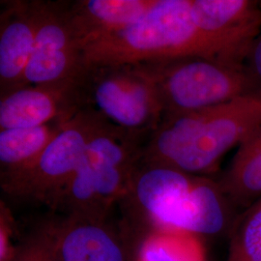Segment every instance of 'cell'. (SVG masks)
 <instances>
[{
	"mask_svg": "<svg viewBox=\"0 0 261 261\" xmlns=\"http://www.w3.org/2000/svg\"><path fill=\"white\" fill-rule=\"evenodd\" d=\"M261 125V95L164 117L145 140L141 160L208 176L224 155L239 147Z\"/></svg>",
	"mask_w": 261,
	"mask_h": 261,
	"instance_id": "6da1fadb",
	"label": "cell"
},
{
	"mask_svg": "<svg viewBox=\"0 0 261 261\" xmlns=\"http://www.w3.org/2000/svg\"><path fill=\"white\" fill-rule=\"evenodd\" d=\"M122 204L151 228L213 236L231 230L237 219L218 181L140 160Z\"/></svg>",
	"mask_w": 261,
	"mask_h": 261,
	"instance_id": "7a4b0ae2",
	"label": "cell"
},
{
	"mask_svg": "<svg viewBox=\"0 0 261 261\" xmlns=\"http://www.w3.org/2000/svg\"><path fill=\"white\" fill-rule=\"evenodd\" d=\"M145 140L103 122L84 149L74 176L54 210L92 221H107L128 195Z\"/></svg>",
	"mask_w": 261,
	"mask_h": 261,
	"instance_id": "3957f363",
	"label": "cell"
},
{
	"mask_svg": "<svg viewBox=\"0 0 261 261\" xmlns=\"http://www.w3.org/2000/svg\"><path fill=\"white\" fill-rule=\"evenodd\" d=\"M185 56L212 58L192 0H157L140 20L85 47L86 64H142Z\"/></svg>",
	"mask_w": 261,
	"mask_h": 261,
	"instance_id": "277c9868",
	"label": "cell"
},
{
	"mask_svg": "<svg viewBox=\"0 0 261 261\" xmlns=\"http://www.w3.org/2000/svg\"><path fill=\"white\" fill-rule=\"evenodd\" d=\"M136 65L155 85L164 117L197 112L258 94L246 66L204 56L176 57Z\"/></svg>",
	"mask_w": 261,
	"mask_h": 261,
	"instance_id": "5b68a950",
	"label": "cell"
},
{
	"mask_svg": "<svg viewBox=\"0 0 261 261\" xmlns=\"http://www.w3.org/2000/svg\"><path fill=\"white\" fill-rule=\"evenodd\" d=\"M80 84L85 109L142 140L164 117L155 85L139 65L87 64Z\"/></svg>",
	"mask_w": 261,
	"mask_h": 261,
	"instance_id": "8992f818",
	"label": "cell"
},
{
	"mask_svg": "<svg viewBox=\"0 0 261 261\" xmlns=\"http://www.w3.org/2000/svg\"><path fill=\"white\" fill-rule=\"evenodd\" d=\"M105 122L90 109H84L66 122L54 140L29 168L1 179L4 194L55 209L75 174L84 149Z\"/></svg>",
	"mask_w": 261,
	"mask_h": 261,
	"instance_id": "52a82bcc",
	"label": "cell"
},
{
	"mask_svg": "<svg viewBox=\"0 0 261 261\" xmlns=\"http://www.w3.org/2000/svg\"><path fill=\"white\" fill-rule=\"evenodd\" d=\"M85 47L70 16L68 2L40 1L34 49L25 85L77 82L86 70Z\"/></svg>",
	"mask_w": 261,
	"mask_h": 261,
	"instance_id": "ba28073f",
	"label": "cell"
},
{
	"mask_svg": "<svg viewBox=\"0 0 261 261\" xmlns=\"http://www.w3.org/2000/svg\"><path fill=\"white\" fill-rule=\"evenodd\" d=\"M193 18L213 59L245 66L261 33V2L192 0Z\"/></svg>",
	"mask_w": 261,
	"mask_h": 261,
	"instance_id": "9c48e42d",
	"label": "cell"
},
{
	"mask_svg": "<svg viewBox=\"0 0 261 261\" xmlns=\"http://www.w3.org/2000/svg\"><path fill=\"white\" fill-rule=\"evenodd\" d=\"M80 81L25 85L0 96V130L70 121L85 109Z\"/></svg>",
	"mask_w": 261,
	"mask_h": 261,
	"instance_id": "30bf717a",
	"label": "cell"
},
{
	"mask_svg": "<svg viewBox=\"0 0 261 261\" xmlns=\"http://www.w3.org/2000/svg\"><path fill=\"white\" fill-rule=\"evenodd\" d=\"M0 13V96L25 86L40 13L38 0H10Z\"/></svg>",
	"mask_w": 261,
	"mask_h": 261,
	"instance_id": "8fae6325",
	"label": "cell"
},
{
	"mask_svg": "<svg viewBox=\"0 0 261 261\" xmlns=\"http://www.w3.org/2000/svg\"><path fill=\"white\" fill-rule=\"evenodd\" d=\"M106 222L65 215L50 224L46 231L58 261H127Z\"/></svg>",
	"mask_w": 261,
	"mask_h": 261,
	"instance_id": "7c38bea8",
	"label": "cell"
},
{
	"mask_svg": "<svg viewBox=\"0 0 261 261\" xmlns=\"http://www.w3.org/2000/svg\"><path fill=\"white\" fill-rule=\"evenodd\" d=\"M157 0H79L68 2L70 16L84 47L143 18Z\"/></svg>",
	"mask_w": 261,
	"mask_h": 261,
	"instance_id": "4fadbf2b",
	"label": "cell"
},
{
	"mask_svg": "<svg viewBox=\"0 0 261 261\" xmlns=\"http://www.w3.org/2000/svg\"><path fill=\"white\" fill-rule=\"evenodd\" d=\"M65 123L0 130L1 179L29 168L54 140Z\"/></svg>",
	"mask_w": 261,
	"mask_h": 261,
	"instance_id": "5bb4252c",
	"label": "cell"
},
{
	"mask_svg": "<svg viewBox=\"0 0 261 261\" xmlns=\"http://www.w3.org/2000/svg\"><path fill=\"white\" fill-rule=\"evenodd\" d=\"M217 181L235 208L247 209L261 199V149H237Z\"/></svg>",
	"mask_w": 261,
	"mask_h": 261,
	"instance_id": "9a60e30c",
	"label": "cell"
},
{
	"mask_svg": "<svg viewBox=\"0 0 261 261\" xmlns=\"http://www.w3.org/2000/svg\"><path fill=\"white\" fill-rule=\"evenodd\" d=\"M135 261H207L201 238L176 230L151 228Z\"/></svg>",
	"mask_w": 261,
	"mask_h": 261,
	"instance_id": "2e32d148",
	"label": "cell"
},
{
	"mask_svg": "<svg viewBox=\"0 0 261 261\" xmlns=\"http://www.w3.org/2000/svg\"><path fill=\"white\" fill-rule=\"evenodd\" d=\"M226 261H261V199L237 217Z\"/></svg>",
	"mask_w": 261,
	"mask_h": 261,
	"instance_id": "e0dca14e",
	"label": "cell"
},
{
	"mask_svg": "<svg viewBox=\"0 0 261 261\" xmlns=\"http://www.w3.org/2000/svg\"><path fill=\"white\" fill-rule=\"evenodd\" d=\"M14 261H58L46 229L17 252Z\"/></svg>",
	"mask_w": 261,
	"mask_h": 261,
	"instance_id": "ac0fdd59",
	"label": "cell"
},
{
	"mask_svg": "<svg viewBox=\"0 0 261 261\" xmlns=\"http://www.w3.org/2000/svg\"><path fill=\"white\" fill-rule=\"evenodd\" d=\"M0 210V261H14L18 251L12 245L13 220L9 209L3 202Z\"/></svg>",
	"mask_w": 261,
	"mask_h": 261,
	"instance_id": "d6986e66",
	"label": "cell"
},
{
	"mask_svg": "<svg viewBox=\"0 0 261 261\" xmlns=\"http://www.w3.org/2000/svg\"><path fill=\"white\" fill-rule=\"evenodd\" d=\"M245 66L255 85L257 93L261 95V33L253 44Z\"/></svg>",
	"mask_w": 261,
	"mask_h": 261,
	"instance_id": "ffe728a7",
	"label": "cell"
}]
</instances>
